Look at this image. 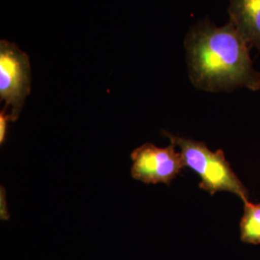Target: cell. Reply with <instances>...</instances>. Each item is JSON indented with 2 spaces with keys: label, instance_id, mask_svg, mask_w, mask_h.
<instances>
[{
  "label": "cell",
  "instance_id": "cell-4",
  "mask_svg": "<svg viewBox=\"0 0 260 260\" xmlns=\"http://www.w3.org/2000/svg\"><path fill=\"white\" fill-rule=\"evenodd\" d=\"M170 142L165 148L147 143L134 149L131 153V177L146 184L170 185L186 168L181 153Z\"/></svg>",
  "mask_w": 260,
  "mask_h": 260
},
{
  "label": "cell",
  "instance_id": "cell-5",
  "mask_svg": "<svg viewBox=\"0 0 260 260\" xmlns=\"http://www.w3.org/2000/svg\"><path fill=\"white\" fill-rule=\"evenodd\" d=\"M228 12L246 42L260 50V0H230Z\"/></svg>",
  "mask_w": 260,
  "mask_h": 260
},
{
  "label": "cell",
  "instance_id": "cell-3",
  "mask_svg": "<svg viewBox=\"0 0 260 260\" xmlns=\"http://www.w3.org/2000/svg\"><path fill=\"white\" fill-rule=\"evenodd\" d=\"M31 89L28 56L14 44H0V99L10 108L12 121L18 120Z\"/></svg>",
  "mask_w": 260,
  "mask_h": 260
},
{
  "label": "cell",
  "instance_id": "cell-1",
  "mask_svg": "<svg viewBox=\"0 0 260 260\" xmlns=\"http://www.w3.org/2000/svg\"><path fill=\"white\" fill-rule=\"evenodd\" d=\"M188 74L197 89L232 93L260 90V72L252 64L250 47L229 20L219 27L208 19L196 23L184 41Z\"/></svg>",
  "mask_w": 260,
  "mask_h": 260
},
{
  "label": "cell",
  "instance_id": "cell-7",
  "mask_svg": "<svg viewBox=\"0 0 260 260\" xmlns=\"http://www.w3.org/2000/svg\"><path fill=\"white\" fill-rule=\"evenodd\" d=\"M12 121V118L8 113V109L4 107L0 113V144L3 145L7 139L8 123Z\"/></svg>",
  "mask_w": 260,
  "mask_h": 260
},
{
  "label": "cell",
  "instance_id": "cell-8",
  "mask_svg": "<svg viewBox=\"0 0 260 260\" xmlns=\"http://www.w3.org/2000/svg\"><path fill=\"white\" fill-rule=\"evenodd\" d=\"M10 218L7 208V202H6V193L3 186L0 189V219L1 220H8Z\"/></svg>",
  "mask_w": 260,
  "mask_h": 260
},
{
  "label": "cell",
  "instance_id": "cell-2",
  "mask_svg": "<svg viewBox=\"0 0 260 260\" xmlns=\"http://www.w3.org/2000/svg\"><path fill=\"white\" fill-rule=\"evenodd\" d=\"M162 134L179 148L185 167L200 177L201 189L211 196L217 192H229L237 196L243 204L250 202L249 190L234 173L223 149L212 151L204 142L180 137L167 131Z\"/></svg>",
  "mask_w": 260,
  "mask_h": 260
},
{
  "label": "cell",
  "instance_id": "cell-6",
  "mask_svg": "<svg viewBox=\"0 0 260 260\" xmlns=\"http://www.w3.org/2000/svg\"><path fill=\"white\" fill-rule=\"evenodd\" d=\"M240 240L246 244H260V203L244 204L240 221Z\"/></svg>",
  "mask_w": 260,
  "mask_h": 260
}]
</instances>
